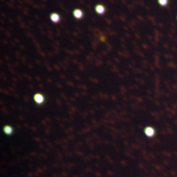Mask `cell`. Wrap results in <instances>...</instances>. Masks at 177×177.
<instances>
[{"label": "cell", "mask_w": 177, "mask_h": 177, "mask_svg": "<svg viewBox=\"0 0 177 177\" xmlns=\"http://www.w3.org/2000/svg\"><path fill=\"white\" fill-rule=\"evenodd\" d=\"M74 16H75V19L81 20L82 17H83V12H82V9H80V8L74 9Z\"/></svg>", "instance_id": "obj_2"}, {"label": "cell", "mask_w": 177, "mask_h": 177, "mask_svg": "<svg viewBox=\"0 0 177 177\" xmlns=\"http://www.w3.org/2000/svg\"><path fill=\"white\" fill-rule=\"evenodd\" d=\"M158 1H159V4L162 5V6H166V5L168 4V0H158Z\"/></svg>", "instance_id": "obj_4"}, {"label": "cell", "mask_w": 177, "mask_h": 177, "mask_svg": "<svg viewBox=\"0 0 177 177\" xmlns=\"http://www.w3.org/2000/svg\"><path fill=\"white\" fill-rule=\"evenodd\" d=\"M94 9H96V12L98 14H103V13L106 12V7L103 6V5H96Z\"/></svg>", "instance_id": "obj_3"}, {"label": "cell", "mask_w": 177, "mask_h": 177, "mask_svg": "<svg viewBox=\"0 0 177 177\" xmlns=\"http://www.w3.org/2000/svg\"><path fill=\"white\" fill-rule=\"evenodd\" d=\"M50 20H51L52 22L58 23L61 20V16L59 14H57V13H52V14H50Z\"/></svg>", "instance_id": "obj_1"}]
</instances>
